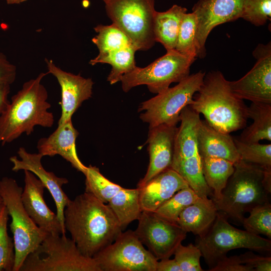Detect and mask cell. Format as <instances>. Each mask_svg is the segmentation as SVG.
Returning <instances> with one entry per match:
<instances>
[{"label":"cell","mask_w":271,"mask_h":271,"mask_svg":"<svg viewBox=\"0 0 271 271\" xmlns=\"http://www.w3.org/2000/svg\"><path fill=\"white\" fill-rule=\"evenodd\" d=\"M205 72L199 71L188 76L173 87H168L155 96L143 102L139 107L141 119L149 128L161 124L176 125L182 110L191 103L202 85Z\"/></svg>","instance_id":"9"},{"label":"cell","mask_w":271,"mask_h":271,"mask_svg":"<svg viewBox=\"0 0 271 271\" xmlns=\"http://www.w3.org/2000/svg\"><path fill=\"white\" fill-rule=\"evenodd\" d=\"M134 232L143 245L159 260L170 258L186 237L187 232L154 212H142Z\"/></svg>","instance_id":"12"},{"label":"cell","mask_w":271,"mask_h":271,"mask_svg":"<svg viewBox=\"0 0 271 271\" xmlns=\"http://www.w3.org/2000/svg\"><path fill=\"white\" fill-rule=\"evenodd\" d=\"M9 216L4 204L0 209V271H13L15 264L14 240L8 232Z\"/></svg>","instance_id":"33"},{"label":"cell","mask_w":271,"mask_h":271,"mask_svg":"<svg viewBox=\"0 0 271 271\" xmlns=\"http://www.w3.org/2000/svg\"><path fill=\"white\" fill-rule=\"evenodd\" d=\"M137 50L129 46L112 51L101 56L95 57L89 63L94 65L97 63H107L111 66L107 80L111 85L120 81L122 76L131 72L135 67L134 54Z\"/></svg>","instance_id":"28"},{"label":"cell","mask_w":271,"mask_h":271,"mask_svg":"<svg viewBox=\"0 0 271 271\" xmlns=\"http://www.w3.org/2000/svg\"><path fill=\"white\" fill-rule=\"evenodd\" d=\"M248 118L253 120L244 127L236 138L245 143H259L261 140L271 141V103L252 102L247 107Z\"/></svg>","instance_id":"25"},{"label":"cell","mask_w":271,"mask_h":271,"mask_svg":"<svg viewBox=\"0 0 271 271\" xmlns=\"http://www.w3.org/2000/svg\"><path fill=\"white\" fill-rule=\"evenodd\" d=\"M78 134L71 119L58 124L49 136L38 141L37 145L38 153L43 157L59 155L73 168L84 174L87 167L79 159L76 149V140Z\"/></svg>","instance_id":"20"},{"label":"cell","mask_w":271,"mask_h":271,"mask_svg":"<svg viewBox=\"0 0 271 271\" xmlns=\"http://www.w3.org/2000/svg\"><path fill=\"white\" fill-rule=\"evenodd\" d=\"M64 217L66 231L89 257L112 243L122 230L108 205L86 192L69 200Z\"/></svg>","instance_id":"1"},{"label":"cell","mask_w":271,"mask_h":271,"mask_svg":"<svg viewBox=\"0 0 271 271\" xmlns=\"http://www.w3.org/2000/svg\"><path fill=\"white\" fill-rule=\"evenodd\" d=\"M228 219L225 213L218 211L210 228L196 239V245L210 268L226 256L231 250L246 248L260 252L270 251V240L235 228L228 222Z\"/></svg>","instance_id":"6"},{"label":"cell","mask_w":271,"mask_h":271,"mask_svg":"<svg viewBox=\"0 0 271 271\" xmlns=\"http://www.w3.org/2000/svg\"><path fill=\"white\" fill-rule=\"evenodd\" d=\"M241 18L255 26L263 25L271 19V0H245Z\"/></svg>","instance_id":"36"},{"label":"cell","mask_w":271,"mask_h":271,"mask_svg":"<svg viewBox=\"0 0 271 271\" xmlns=\"http://www.w3.org/2000/svg\"><path fill=\"white\" fill-rule=\"evenodd\" d=\"M23 189L12 178L0 180V195L12 218L15 260L13 271H20L25 259L49 234L39 227L26 211L21 200Z\"/></svg>","instance_id":"7"},{"label":"cell","mask_w":271,"mask_h":271,"mask_svg":"<svg viewBox=\"0 0 271 271\" xmlns=\"http://www.w3.org/2000/svg\"><path fill=\"white\" fill-rule=\"evenodd\" d=\"M218 210L214 201L208 197H199L180 213L177 224L187 233L198 236L204 235L214 223Z\"/></svg>","instance_id":"23"},{"label":"cell","mask_w":271,"mask_h":271,"mask_svg":"<svg viewBox=\"0 0 271 271\" xmlns=\"http://www.w3.org/2000/svg\"><path fill=\"white\" fill-rule=\"evenodd\" d=\"M93 258L101 271H156L158 261L131 230L122 232Z\"/></svg>","instance_id":"11"},{"label":"cell","mask_w":271,"mask_h":271,"mask_svg":"<svg viewBox=\"0 0 271 271\" xmlns=\"http://www.w3.org/2000/svg\"><path fill=\"white\" fill-rule=\"evenodd\" d=\"M240 159L247 163L260 166L265 170H271V144L249 143L233 138Z\"/></svg>","instance_id":"32"},{"label":"cell","mask_w":271,"mask_h":271,"mask_svg":"<svg viewBox=\"0 0 271 271\" xmlns=\"http://www.w3.org/2000/svg\"><path fill=\"white\" fill-rule=\"evenodd\" d=\"M25 185L21 200L28 215L42 230L51 234L66 235L57 214L47 206L44 199L45 187L32 172L24 170Z\"/></svg>","instance_id":"15"},{"label":"cell","mask_w":271,"mask_h":271,"mask_svg":"<svg viewBox=\"0 0 271 271\" xmlns=\"http://www.w3.org/2000/svg\"><path fill=\"white\" fill-rule=\"evenodd\" d=\"M210 271H253L252 268L242 263L239 255L227 256L219 260L209 269Z\"/></svg>","instance_id":"39"},{"label":"cell","mask_w":271,"mask_h":271,"mask_svg":"<svg viewBox=\"0 0 271 271\" xmlns=\"http://www.w3.org/2000/svg\"><path fill=\"white\" fill-rule=\"evenodd\" d=\"M178 127L176 125L161 124L149 128L148 150L149 167L144 177L138 183L141 187L164 171L171 168Z\"/></svg>","instance_id":"18"},{"label":"cell","mask_w":271,"mask_h":271,"mask_svg":"<svg viewBox=\"0 0 271 271\" xmlns=\"http://www.w3.org/2000/svg\"><path fill=\"white\" fill-rule=\"evenodd\" d=\"M250 214L244 218L242 224L245 230L256 234L271 238V205L270 203L254 207Z\"/></svg>","instance_id":"35"},{"label":"cell","mask_w":271,"mask_h":271,"mask_svg":"<svg viewBox=\"0 0 271 271\" xmlns=\"http://www.w3.org/2000/svg\"><path fill=\"white\" fill-rule=\"evenodd\" d=\"M242 263L251 267L253 271H270L271 257L255 254L251 251L239 255Z\"/></svg>","instance_id":"38"},{"label":"cell","mask_w":271,"mask_h":271,"mask_svg":"<svg viewBox=\"0 0 271 271\" xmlns=\"http://www.w3.org/2000/svg\"><path fill=\"white\" fill-rule=\"evenodd\" d=\"M102 1L112 24L129 38L137 51L154 46L155 0Z\"/></svg>","instance_id":"8"},{"label":"cell","mask_w":271,"mask_h":271,"mask_svg":"<svg viewBox=\"0 0 271 271\" xmlns=\"http://www.w3.org/2000/svg\"><path fill=\"white\" fill-rule=\"evenodd\" d=\"M198 149L201 157L222 158L233 163L240 160L233 138L217 130L206 120H201L198 129Z\"/></svg>","instance_id":"22"},{"label":"cell","mask_w":271,"mask_h":271,"mask_svg":"<svg viewBox=\"0 0 271 271\" xmlns=\"http://www.w3.org/2000/svg\"><path fill=\"white\" fill-rule=\"evenodd\" d=\"M189 106L217 130L230 133L246 125L247 107L231 91L229 81L219 71L205 74Z\"/></svg>","instance_id":"3"},{"label":"cell","mask_w":271,"mask_h":271,"mask_svg":"<svg viewBox=\"0 0 271 271\" xmlns=\"http://www.w3.org/2000/svg\"><path fill=\"white\" fill-rule=\"evenodd\" d=\"M256 63L240 79L229 81L232 93L253 103H271V43L259 44L252 52Z\"/></svg>","instance_id":"13"},{"label":"cell","mask_w":271,"mask_h":271,"mask_svg":"<svg viewBox=\"0 0 271 271\" xmlns=\"http://www.w3.org/2000/svg\"><path fill=\"white\" fill-rule=\"evenodd\" d=\"M17 154L20 159L15 156L10 158V162L13 165L12 170L16 172L20 170H28L40 180L53 197L56 206L57 217L65 230L64 212L70 199L63 191L62 187L68 183V179L58 177L53 172L46 171L42 164L43 156L40 154L30 153L24 147L20 148Z\"/></svg>","instance_id":"16"},{"label":"cell","mask_w":271,"mask_h":271,"mask_svg":"<svg viewBox=\"0 0 271 271\" xmlns=\"http://www.w3.org/2000/svg\"><path fill=\"white\" fill-rule=\"evenodd\" d=\"M156 271H181V269L174 258H168L158 261Z\"/></svg>","instance_id":"41"},{"label":"cell","mask_w":271,"mask_h":271,"mask_svg":"<svg viewBox=\"0 0 271 271\" xmlns=\"http://www.w3.org/2000/svg\"><path fill=\"white\" fill-rule=\"evenodd\" d=\"M186 8L174 5L165 12H156L154 31L156 42L167 50L175 49L181 23Z\"/></svg>","instance_id":"24"},{"label":"cell","mask_w":271,"mask_h":271,"mask_svg":"<svg viewBox=\"0 0 271 271\" xmlns=\"http://www.w3.org/2000/svg\"><path fill=\"white\" fill-rule=\"evenodd\" d=\"M122 229L138 220L142 212L139 200V190L122 188L108 202Z\"/></svg>","instance_id":"27"},{"label":"cell","mask_w":271,"mask_h":271,"mask_svg":"<svg viewBox=\"0 0 271 271\" xmlns=\"http://www.w3.org/2000/svg\"><path fill=\"white\" fill-rule=\"evenodd\" d=\"M189 187L179 174L169 168L138 188L141 210L154 212L177 191Z\"/></svg>","instance_id":"19"},{"label":"cell","mask_w":271,"mask_h":271,"mask_svg":"<svg viewBox=\"0 0 271 271\" xmlns=\"http://www.w3.org/2000/svg\"><path fill=\"white\" fill-rule=\"evenodd\" d=\"M49 73L41 72L25 82L11 98L7 108L0 115V143L13 142L23 133L29 136L36 126L51 127L54 122L48 102V92L41 82Z\"/></svg>","instance_id":"2"},{"label":"cell","mask_w":271,"mask_h":271,"mask_svg":"<svg viewBox=\"0 0 271 271\" xmlns=\"http://www.w3.org/2000/svg\"><path fill=\"white\" fill-rule=\"evenodd\" d=\"M199 197L190 187L183 188L177 191L154 212L167 220L177 223L182 211Z\"/></svg>","instance_id":"31"},{"label":"cell","mask_w":271,"mask_h":271,"mask_svg":"<svg viewBox=\"0 0 271 271\" xmlns=\"http://www.w3.org/2000/svg\"><path fill=\"white\" fill-rule=\"evenodd\" d=\"M20 271H101L93 257L83 254L72 239L49 234L25 259Z\"/></svg>","instance_id":"5"},{"label":"cell","mask_w":271,"mask_h":271,"mask_svg":"<svg viewBox=\"0 0 271 271\" xmlns=\"http://www.w3.org/2000/svg\"><path fill=\"white\" fill-rule=\"evenodd\" d=\"M97 35L92 42L97 47V57L104 56L109 52L129 46H133L129 38L117 26L98 25L94 28Z\"/></svg>","instance_id":"29"},{"label":"cell","mask_w":271,"mask_h":271,"mask_svg":"<svg viewBox=\"0 0 271 271\" xmlns=\"http://www.w3.org/2000/svg\"><path fill=\"white\" fill-rule=\"evenodd\" d=\"M197 18L195 14L185 13L182 18L175 49L180 53L196 58L195 38Z\"/></svg>","instance_id":"34"},{"label":"cell","mask_w":271,"mask_h":271,"mask_svg":"<svg viewBox=\"0 0 271 271\" xmlns=\"http://www.w3.org/2000/svg\"><path fill=\"white\" fill-rule=\"evenodd\" d=\"M17 68L11 63L6 56L0 52V86L11 85L15 80Z\"/></svg>","instance_id":"40"},{"label":"cell","mask_w":271,"mask_h":271,"mask_svg":"<svg viewBox=\"0 0 271 271\" xmlns=\"http://www.w3.org/2000/svg\"><path fill=\"white\" fill-rule=\"evenodd\" d=\"M83 174L85 176V192L91 193L104 203H108L122 188L106 178L95 166L87 167Z\"/></svg>","instance_id":"30"},{"label":"cell","mask_w":271,"mask_h":271,"mask_svg":"<svg viewBox=\"0 0 271 271\" xmlns=\"http://www.w3.org/2000/svg\"><path fill=\"white\" fill-rule=\"evenodd\" d=\"M9 84H4L0 86V114L7 108L10 104L8 96L10 92Z\"/></svg>","instance_id":"42"},{"label":"cell","mask_w":271,"mask_h":271,"mask_svg":"<svg viewBox=\"0 0 271 271\" xmlns=\"http://www.w3.org/2000/svg\"><path fill=\"white\" fill-rule=\"evenodd\" d=\"M234 170L215 203L218 211L242 223L244 214L254 207L269 203L271 170L241 160L234 163Z\"/></svg>","instance_id":"4"},{"label":"cell","mask_w":271,"mask_h":271,"mask_svg":"<svg viewBox=\"0 0 271 271\" xmlns=\"http://www.w3.org/2000/svg\"><path fill=\"white\" fill-rule=\"evenodd\" d=\"M245 0H199L193 6L197 18L195 38L197 57L206 56L205 44L216 26L241 18Z\"/></svg>","instance_id":"14"},{"label":"cell","mask_w":271,"mask_h":271,"mask_svg":"<svg viewBox=\"0 0 271 271\" xmlns=\"http://www.w3.org/2000/svg\"><path fill=\"white\" fill-rule=\"evenodd\" d=\"M27 1V0H6L7 3L9 5L19 4Z\"/></svg>","instance_id":"43"},{"label":"cell","mask_w":271,"mask_h":271,"mask_svg":"<svg viewBox=\"0 0 271 271\" xmlns=\"http://www.w3.org/2000/svg\"><path fill=\"white\" fill-rule=\"evenodd\" d=\"M174 259L181 271H202L200 260L202 253L195 245L190 243L186 246L180 244L174 253Z\"/></svg>","instance_id":"37"},{"label":"cell","mask_w":271,"mask_h":271,"mask_svg":"<svg viewBox=\"0 0 271 271\" xmlns=\"http://www.w3.org/2000/svg\"><path fill=\"white\" fill-rule=\"evenodd\" d=\"M196 59L175 49L167 50L164 55L147 66H136L124 75L120 81L122 89L127 92L133 87L146 85L151 92L159 93L172 83H178L189 76L191 66Z\"/></svg>","instance_id":"10"},{"label":"cell","mask_w":271,"mask_h":271,"mask_svg":"<svg viewBox=\"0 0 271 271\" xmlns=\"http://www.w3.org/2000/svg\"><path fill=\"white\" fill-rule=\"evenodd\" d=\"M180 121L181 124L178 127L175 139L171 168L199 154L198 132L201 121L200 114L187 106L180 113Z\"/></svg>","instance_id":"21"},{"label":"cell","mask_w":271,"mask_h":271,"mask_svg":"<svg viewBox=\"0 0 271 271\" xmlns=\"http://www.w3.org/2000/svg\"><path fill=\"white\" fill-rule=\"evenodd\" d=\"M4 204L3 200L0 195V209L2 206Z\"/></svg>","instance_id":"44"},{"label":"cell","mask_w":271,"mask_h":271,"mask_svg":"<svg viewBox=\"0 0 271 271\" xmlns=\"http://www.w3.org/2000/svg\"><path fill=\"white\" fill-rule=\"evenodd\" d=\"M203 176L212 192L215 203L221 198L222 193L234 170V163L215 157H201Z\"/></svg>","instance_id":"26"},{"label":"cell","mask_w":271,"mask_h":271,"mask_svg":"<svg viewBox=\"0 0 271 271\" xmlns=\"http://www.w3.org/2000/svg\"><path fill=\"white\" fill-rule=\"evenodd\" d=\"M49 74L57 80L61 90V114L58 125L71 119L73 114L82 102L92 94L93 82L80 75L68 72L57 67L52 60L45 58Z\"/></svg>","instance_id":"17"}]
</instances>
